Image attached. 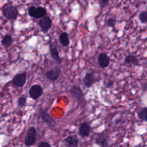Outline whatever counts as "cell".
<instances>
[{"instance_id":"obj_1","label":"cell","mask_w":147,"mask_h":147,"mask_svg":"<svg viewBox=\"0 0 147 147\" xmlns=\"http://www.w3.org/2000/svg\"><path fill=\"white\" fill-rule=\"evenodd\" d=\"M2 14L4 17L10 20H16L19 14L17 7L13 5L5 7L2 10Z\"/></svg>"},{"instance_id":"obj_2","label":"cell","mask_w":147,"mask_h":147,"mask_svg":"<svg viewBox=\"0 0 147 147\" xmlns=\"http://www.w3.org/2000/svg\"><path fill=\"white\" fill-rule=\"evenodd\" d=\"M37 138V131L34 127H30L28 129L26 136L24 140V143L27 146H31L33 145Z\"/></svg>"},{"instance_id":"obj_3","label":"cell","mask_w":147,"mask_h":147,"mask_svg":"<svg viewBox=\"0 0 147 147\" xmlns=\"http://www.w3.org/2000/svg\"><path fill=\"white\" fill-rule=\"evenodd\" d=\"M100 79L99 75L94 72H91L87 73L84 78L83 83L86 87H90L92 84L98 82Z\"/></svg>"},{"instance_id":"obj_4","label":"cell","mask_w":147,"mask_h":147,"mask_svg":"<svg viewBox=\"0 0 147 147\" xmlns=\"http://www.w3.org/2000/svg\"><path fill=\"white\" fill-rule=\"evenodd\" d=\"M71 95L76 99L79 103H83L84 101V94L80 88L76 85H74L70 89Z\"/></svg>"},{"instance_id":"obj_5","label":"cell","mask_w":147,"mask_h":147,"mask_svg":"<svg viewBox=\"0 0 147 147\" xmlns=\"http://www.w3.org/2000/svg\"><path fill=\"white\" fill-rule=\"evenodd\" d=\"M42 94V88L39 84L33 85L29 90V96L34 100H37Z\"/></svg>"},{"instance_id":"obj_6","label":"cell","mask_w":147,"mask_h":147,"mask_svg":"<svg viewBox=\"0 0 147 147\" xmlns=\"http://www.w3.org/2000/svg\"><path fill=\"white\" fill-rule=\"evenodd\" d=\"M26 80V72L20 73L16 75L12 79V83L17 87H22L25 84Z\"/></svg>"},{"instance_id":"obj_7","label":"cell","mask_w":147,"mask_h":147,"mask_svg":"<svg viewBox=\"0 0 147 147\" xmlns=\"http://www.w3.org/2000/svg\"><path fill=\"white\" fill-rule=\"evenodd\" d=\"M39 114L41 119L50 127H53L55 126L56 123L55 119L49 115L44 110L40 109L39 111Z\"/></svg>"},{"instance_id":"obj_8","label":"cell","mask_w":147,"mask_h":147,"mask_svg":"<svg viewBox=\"0 0 147 147\" xmlns=\"http://www.w3.org/2000/svg\"><path fill=\"white\" fill-rule=\"evenodd\" d=\"M38 24L42 31L47 32L52 26V20L49 17L45 16L38 21Z\"/></svg>"},{"instance_id":"obj_9","label":"cell","mask_w":147,"mask_h":147,"mask_svg":"<svg viewBox=\"0 0 147 147\" xmlns=\"http://www.w3.org/2000/svg\"><path fill=\"white\" fill-rule=\"evenodd\" d=\"M95 142L100 147H107L108 145V136L104 132L100 133L97 135Z\"/></svg>"},{"instance_id":"obj_10","label":"cell","mask_w":147,"mask_h":147,"mask_svg":"<svg viewBox=\"0 0 147 147\" xmlns=\"http://www.w3.org/2000/svg\"><path fill=\"white\" fill-rule=\"evenodd\" d=\"M98 62L100 68H105L110 64V57L106 53H101L98 56Z\"/></svg>"},{"instance_id":"obj_11","label":"cell","mask_w":147,"mask_h":147,"mask_svg":"<svg viewBox=\"0 0 147 147\" xmlns=\"http://www.w3.org/2000/svg\"><path fill=\"white\" fill-rule=\"evenodd\" d=\"M61 73V69L59 67H56L54 69L48 71L46 74V77L52 81H55L59 77Z\"/></svg>"},{"instance_id":"obj_12","label":"cell","mask_w":147,"mask_h":147,"mask_svg":"<svg viewBox=\"0 0 147 147\" xmlns=\"http://www.w3.org/2000/svg\"><path fill=\"white\" fill-rule=\"evenodd\" d=\"M91 130L90 125L87 122H83L79 126V133L82 137H87L90 135Z\"/></svg>"},{"instance_id":"obj_13","label":"cell","mask_w":147,"mask_h":147,"mask_svg":"<svg viewBox=\"0 0 147 147\" xmlns=\"http://www.w3.org/2000/svg\"><path fill=\"white\" fill-rule=\"evenodd\" d=\"M64 142L66 147H78V140L74 136L66 137L64 140Z\"/></svg>"},{"instance_id":"obj_14","label":"cell","mask_w":147,"mask_h":147,"mask_svg":"<svg viewBox=\"0 0 147 147\" xmlns=\"http://www.w3.org/2000/svg\"><path fill=\"white\" fill-rule=\"evenodd\" d=\"M124 63L130 65H138V60L136 56L132 55H129L125 58Z\"/></svg>"},{"instance_id":"obj_15","label":"cell","mask_w":147,"mask_h":147,"mask_svg":"<svg viewBox=\"0 0 147 147\" xmlns=\"http://www.w3.org/2000/svg\"><path fill=\"white\" fill-rule=\"evenodd\" d=\"M59 40L60 44L64 47H68L69 45V38L68 34L66 32H63L61 33L59 37Z\"/></svg>"},{"instance_id":"obj_16","label":"cell","mask_w":147,"mask_h":147,"mask_svg":"<svg viewBox=\"0 0 147 147\" xmlns=\"http://www.w3.org/2000/svg\"><path fill=\"white\" fill-rule=\"evenodd\" d=\"M13 40L11 36L9 34L5 35L1 40V44L5 48H9L13 44Z\"/></svg>"},{"instance_id":"obj_17","label":"cell","mask_w":147,"mask_h":147,"mask_svg":"<svg viewBox=\"0 0 147 147\" xmlns=\"http://www.w3.org/2000/svg\"><path fill=\"white\" fill-rule=\"evenodd\" d=\"M47 14V11L45 8L41 6H39L37 7V11L36 15L34 18L37 19V18H42L44 17Z\"/></svg>"},{"instance_id":"obj_18","label":"cell","mask_w":147,"mask_h":147,"mask_svg":"<svg viewBox=\"0 0 147 147\" xmlns=\"http://www.w3.org/2000/svg\"><path fill=\"white\" fill-rule=\"evenodd\" d=\"M50 53L52 57L56 60H60V57H59V52L56 48V47H55L53 45H50Z\"/></svg>"},{"instance_id":"obj_19","label":"cell","mask_w":147,"mask_h":147,"mask_svg":"<svg viewBox=\"0 0 147 147\" xmlns=\"http://www.w3.org/2000/svg\"><path fill=\"white\" fill-rule=\"evenodd\" d=\"M138 117L142 121H147V107L142 108L138 113Z\"/></svg>"},{"instance_id":"obj_20","label":"cell","mask_w":147,"mask_h":147,"mask_svg":"<svg viewBox=\"0 0 147 147\" xmlns=\"http://www.w3.org/2000/svg\"><path fill=\"white\" fill-rule=\"evenodd\" d=\"M138 18L142 24L147 23V11H142L140 12L138 15Z\"/></svg>"},{"instance_id":"obj_21","label":"cell","mask_w":147,"mask_h":147,"mask_svg":"<svg viewBox=\"0 0 147 147\" xmlns=\"http://www.w3.org/2000/svg\"><path fill=\"white\" fill-rule=\"evenodd\" d=\"M116 24V19L113 17L109 18L106 22V26L107 27H111L114 28Z\"/></svg>"},{"instance_id":"obj_22","label":"cell","mask_w":147,"mask_h":147,"mask_svg":"<svg viewBox=\"0 0 147 147\" xmlns=\"http://www.w3.org/2000/svg\"><path fill=\"white\" fill-rule=\"evenodd\" d=\"M37 11V7L34 6H30L28 9V14L31 17H34Z\"/></svg>"},{"instance_id":"obj_23","label":"cell","mask_w":147,"mask_h":147,"mask_svg":"<svg viewBox=\"0 0 147 147\" xmlns=\"http://www.w3.org/2000/svg\"><path fill=\"white\" fill-rule=\"evenodd\" d=\"M26 98L25 97H24V96L20 97L18 99V102H17L18 105L20 107L24 106L26 104Z\"/></svg>"},{"instance_id":"obj_24","label":"cell","mask_w":147,"mask_h":147,"mask_svg":"<svg viewBox=\"0 0 147 147\" xmlns=\"http://www.w3.org/2000/svg\"><path fill=\"white\" fill-rule=\"evenodd\" d=\"M98 2H99V4L100 5V9H103L104 7H105L109 2V0H98Z\"/></svg>"},{"instance_id":"obj_25","label":"cell","mask_w":147,"mask_h":147,"mask_svg":"<svg viewBox=\"0 0 147 147\" xmlns=\"http://www.w3.org/2000/svg\"><path fill=\"white\" fill-rule=\"evenodd\" d=\"M38 147H51L49 144L47 142H41L38 145Z\"/></svg>"},{"instance_id":"obj_26","label":"cell","mask_w":147,"mask_h":147,"mask_svg":"<svg viewBox=\"0 0 147 147\" xmlns=\"http://www.w3.org/2000/svg\"><path fill=\"white\" fill-rule=\"evenodd\" d=\"M142 89L143 91H147V82L144 83L142 86Z\"/></svg>"}]
</instances>
